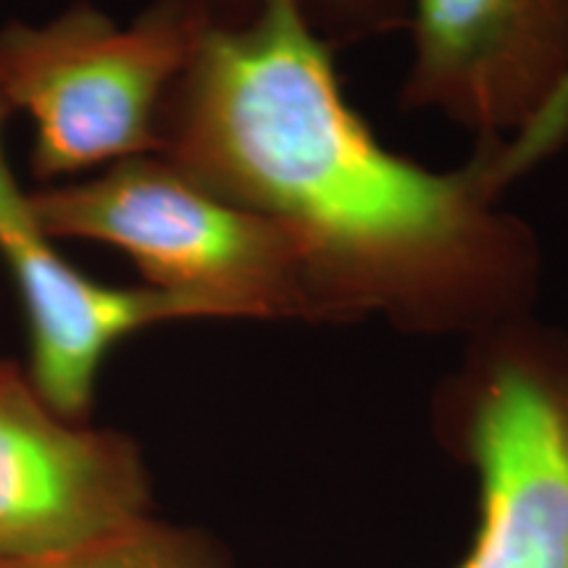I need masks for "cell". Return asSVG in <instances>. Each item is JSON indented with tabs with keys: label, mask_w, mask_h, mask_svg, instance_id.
Instances as JSON below:
<instances>
[{
	"label": "cell",
	"mask_w": 568,
	"mask_h": 568,
	"mask_svg": "<svg viewBox=\"0 0 568 568\" xmlns=\"http://www.w3.org/2000/svg\"><path fill=\"white\" fill-rule=\"evenodd\" d=\"M464 172L397 155L347 103L332 48L287 0L209 24L159 119V153L224 201L303 232L335 324L474 337L535 314L542 245L497 203L521 161Z\"/></svg>",
	"instance_id": "6da1fadb"
},
{
	"label": "cell",
	"mask_w": 568,
	"mask_h": 568,
	"mask_svg": "<svg viewBox=\"0 0 568 568\" xmlns=\"http://www.w3.org/2000/svg\"><path fill=\"white\" fill-rule=\"evenodd\" d=\"M30 203L48 237L126 253L148 287L193 318L335 324L301 230L224 201L161 155L111 163Z\"/></svg>",
	"instance_id": "7a4b0ae2"
},
{
	"label": "cell",
	"mask_w": 568,
	"mask_h": 568,
	"mask_svg": "<svg viewBox=\"0 0 568 568\" xmlns=\"http://www.w3.org/2000/svg\"><path fill=\"white\" fill-rule=\"evenodd\" d=\"M432 432L477 479L458 568H568V332L537 314L464 339Z\"/></svg>",
	"instance_id": "3957f363"
},
{
	"label": "cell",
	"mask_w": 568,
	"mask_h": 568,
	"mask_svg": "<svg viewBox=\"0 0 568 568\" xmlns=\"http://www.w3.org/2000/svg\"><path fill=\"white\" fill-rule=\"evenodd\" d=\"M211 19L201 0H155L130 27L80 3L0 30V95L38 126V180L159 153V119Z\"/></svg>",
	"instance_id": "277c9868"
},
{
	"label": "cell",
	"mask_w": 568,
	"mask_h": 568,
	"mask_svg": "<svg viewBox=\"0 0 568 568\" xmlns=\"http://www.w3.org/2000/svg\"><path fill=\"white\" fill-rule=\"evenodd\" d=\"M408 111H435L485 145L552 142L568 111V0H410Z\"/></svg>",
	"instance_id": "5b68a950"
},
{
	"label": "cell",
	"mask_w": 568,
	"mask_h": 568,
	"mask_svg": "<svg viewBox=\"0 0 568 568\" xmlns=\"http://www.w3.org/2000/svg\"><path fill=\"white\" fill-rule=\"evenodd\" d=\"M153 514V477L130 435L71 422L0 358V560L53 556Z\"/></svg>",
	"instance_id": "8992f818"
},
{
	"label": "cell",
	"mask_w": 568,
	"mask_h": 568,
	"mask_svg": "<svg viewBox=\"0 0 568 568\" xmlns=\"http://www.w3.org/2000/svg\"><path fill=\"white\" fill-rule=\"evenodd\" d=\"M11 105L0 95V255L17 280L30 329L32 385L55 414L90 422L98 376L113 347L155 324L193 318L187 305L148 287H111L53 251L3 153Z\"/></svg>",
	"instance_id": "52a82bcc"
},
{
	"label": "cell",
	"mask_w": 568,
	"mask_h": 568,
	"mask_svg": "<svg viewBox=\"0 0 568 568\" xmlns=\"http://www.w3.org/2000/svg\"><path fill=\"white\" fill-rule=\"evenodd\" d=\"M0 568H237V564L209 529L151 514L53 556L0 560Z\"/></svg>",
	"instance_id": "ba28073f"
},
{
	"label": "cell",
	"mask_w": 568,
	"mask_h": 568,
	"mask_svg": "<svg viewBox=\"0 0 568 568\" xmlns=\"http://www.w3.org/2000/svg\"><path fill=\"white\" fill-rule=\"evenodd\" d=\"M211 24L234 27L253 17L266 0H201ZM305 24L335 51L368 38L406 30L410 0H287Z\"/></svg>",
	"instance_id": "9c48e42d"
}]
</instances>
